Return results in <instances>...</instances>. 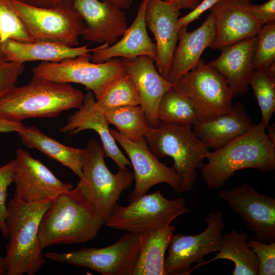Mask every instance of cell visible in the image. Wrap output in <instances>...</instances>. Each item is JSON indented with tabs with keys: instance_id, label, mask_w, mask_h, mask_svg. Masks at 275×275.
I'll use <instances>...</instances> for the list:
<instances>
[{
	"instance_id": "60d3db41",
	"label": "cell",
	"mask_w": 275,
	"mask_h": 275,
	"mask_svg": "<svg viewBox=\"0 0 275 275\" xmlns=\"http://www.w3.org/2000/svg\"><path fill=\"white\" fill-rule=\"evenodd\" d=\"M24 125L21 122H14L0 117V132L20 131Z\"/></svg>"
},
{
	"instance_id": "f1b7e54d",
	"label": "cell",
	"mask_w": 275,
	"mask_h": 275,
	"mask_svg": "<svg viewBox=\"0 0 275 275\" xmlns=\"http://www.w3.org/2000/svg\"><path fill=\"white\" fill-rule=\"evenodd\" d=\"M109 124H113L125 139L138 142L145 139L150 127L143 109L139 105L115 108L104 113Z\"/></svg>"
},
{
	"instance_id": "484cf974",
	"label": "cell",
	"mask_w": 275,
	"mask_h": 275,
	"mask_svg": "<svg viewBox=\"0 0 275 275\" xmlns=\"http://www.w3.org/2000/svg\"><path fill=\"white\" fill-rule=\"evenodd\" d=\"M175 230L170 225L139 234V255L132 275H165L166 253Z\"/></svg>"
},
{
	"instance_id": "836d02e7",
	"label": "cell",
	"mask_w": 275,
	"mask_h": 275,
	"mask_svg": "<svg viewBox=\"0 0 275 275\" xmlns=\"http://www.w3.org/2000/svg\"><path fill=\"white\" fill-rule=\"evenodd\" d=\"M275 64V22L263 25L257 34L254 70H267Z\"/></svg>"
},
{
	"instance_id": "8d00e7d4",
	"label": "cell",
	"mask_w": 275,
	"mask_h": 275,
	"mask_svg": "<svg viewBox=\"0 0 275 275\" xmlns=\"http://www.w3.org/2000/svg\"><path fill=\"white\" fill-rule=\"evenodd\" d=\"M24 69L23 63L8 61L0 52V99L16 87Z\"/></svg>"
},
{
	"instance_id": "30bf717a",
	"label": "cell",
	"mask_w": 275,
	"mask_h": 275,
	"mask_svg": "<svg viewBox=\"0 0 275 275\" xmlns=\"http://www.w3.org/2000/svg\"><path fill=\"white\" fill-rule=\"evenodd\" d=\"M172 88L191 101L200 122L226 113L233 105L234 98L227 82L202 59L195 68L175 81Z\"/></svg>"
},
{
	"instance_id": "ab89813d",
	"label": "cell",
	"mask_w": 275,
	"mask_h": 275,
	"mask_svg": "<svg viewBox=\"0 0 275 275\" xmlns=\"http://www.w3.org/2000/svg\"><path fill=\"white\" fill-rule=\"evenodd\" d=\"M24 4L43 8H53L59 7H72L74 0H17Z\"/></svg>"
},
{
	"instance_id": "5b68a950",
	"label": "cell",
	"mask_w": 275,
	"mask_h": 275,
	"mask_svg": "<svg viewBox=\"0 0 275 275\" xmlns=\"http://www.w3.org/2000/svg\"><path fill=\"white\" fill-rule=\"evenodd\" d=\"M145 139L156 158L169 156L173 159L172 167L181 180L179 194L193 190L197 171L205 165L210 151L194 134L192 126L161 122L157 127H149Z\"/></svg>"
},
{
	"instance_id": "f6af8a7d",
	"label": "cell",
	"mask_w": 275,
	"mask_h": 275,
	"mask_svg": "<svg viewBox=\"0 0 275 275\" xmlns=\"http://www.w3.org/2000/svg\"><path fill=\"white\" fill-rule=\"evenodd\" d=\"M6 275L5 256L0 255V275Z\"/></svg>"
},
{
	"instance_id": "44dd1931",
	"label": "cell",
	"mask_w": 275,
	"mask_h": 275,
	"mask_svg": "<svg viewBox=\"0 0 275 275\" xmlns=\"http://www.w3.org/2000/svg\"><path fill=\"white\" fill-rule=\"evenodd\" d=\"M257 35L222 49L219 56L208 63L225 79L233 98L244 94L254 70L253 62Z\"/></svg>"
},
{
	"instance_id": "8992f818",
	"label": "cell",
	"mask_w": 275,
	"mask_h": 275,
	"mask_svg": "<svg viewBox=\"0 0 275 275\" xmlns=\"http://www.w3.org/2000/svg\"><path fill=\"white\" fill-rule=\"evenodd\" d=\"M85 149L82 177L79 182L105 224L122 191L131 185L134 175L127 168L112 173L106 166L102 146L95 140H90Z\"/></svg>"
},
{
	"instance_id": "d6a6232c",
	"label": "cell",
	"mask_w": 275,
	"mask_h": 275,
	"mask_svg": "<svg viewBox=\"0 0 275 275\" xmlns=\"http://www.w3.org/2000/svg\"><path fill=\"white\" fill-rule=\"evenodd\" d=\"M7 39L23 42L35 41L8 0H0V42Z\"/></svg>"
},
{
	"instance_id": "7bdbcfd3",
	"label": "cell",
	"mask_w": 275,
	"mask_h": 275,
	"mask_svg": "<svg viewBox=\"0 0 275 275\" xmlns=\"http://www.w3.org/2000/svg\"><path fill=\"white\" fill-rule=\"evenodd\" d=\"M114 3L122 10L129 8L134 0H103Z\"/></svg>"
},
{
	"instance_id": "b9f144b4",
	"label": "cell",
	"mask_w": 275,
	"mask_h": 275,
	"mask_svg": "<svg viewBox=\"0 0 275 275\" xmlns=\"http://www.w3.org/2000/svg\"><path fill=\"white\" fill-rule=\"evenodd\" d=\"M201 0H174V3L179 10L189 9L193 10L201 2Z\"/></svg>"
},
{
	"instance_id": "c3c4849f",
	"label": "cell",
	"mask_w": 275,
	"mask_h": 275,
	"mask_svg": "<svg viewBox=\"0 0 275 275\" xmlns=\"http://www.w3.org/2000/svg\"></svg>"
},
{
	"instance_id": "9a60e30c",
	"label": "cell",
	"mask_w": 275,
	"mask_h": 275,
	"mask_svg": "<svg viewBox=\"0 0 275 275\" xmlns=\"http://www.w3.org/2000/svg\"><path fill=\"white\" fill-rule=\"evenodd\" d=\"M13 182L14 197L25 202L52 200L59 194L73 188V185L60 181L39 160L28 152L18 149Z\"/></svg>"
},
{
	"instance_id": "d590c367",
	"label": "cell",
	"mask_w": 275,
	"mask_h": 275,
	"mask_svg": "<svg viewBox=\"0 0 275 275\" xmlns=\"http://www.w3.org/2000/svg\"><path fill=\"white\" fill-rule=\"evenodd\" d=\"M16 163L15 158L0 167V230L6 239L7 233L5 221L7 213V190L8 187L13 182Z\"/></svg>"
},
{
	"instance_id": "ee69618b",
	"label": "cell",
	"mask_w": 275,
	"mask_h": 275,
	"mask_svg": "<svg viewBox=\"0 0 275 275\" xmlns=\"http://www.w3.org/2000/svg\"><path fill=\"white\" fill-rule=\"evenodd\" d=\"M267 128L266 134L272 142V143L275 145V124H272L271 125H268Z\"/></svg>"
},
{
	"instance_id": "f546056e",
	"label": "cell",
	"mask_w": 275,
	"mask_h": 275,
	"mask_svg": "<svg viewBox=\"0 0 275 275\" xmlns=\"http://www.w3.org/2000/svg\"><path fill=\"white\" fill-rule=\"evenodd\" d=\"M157 117L160 122L191 126L200 122L198 113L191 101L172 88L162 97Z\"/></svg>"
},
{
	"instance_id": "74e56055",
	"label": "cell",
	"mask_w": 275,
	"mask_h": 275,
	"mask_svg": "<svg viewBox=\"0 0 275 275\" xmlns=\"http://www.w3.org/2000/svg\"><path fill=\"white\" fill-rule=\"evenodd\" d=\"M245 10L262 25L275 22V0H269L261 5L249 2L245 7Z\"/></svg>"
},
{
	"instance_id": "7dc6e473",
	"label": "cell",
	"mask_w": 275,
	"mask_h": 275,
	"mask_svg": "<svg viewBox=\"0 0 275 275\" xmlns=\"http://www.w3.org/2000/svg\"><path fill=\"white\" fill-rule=\"evenodd\" d=\"M250 2L252 1H254V0H249Z\"/></svg>"
},
{
	"instance_id": "e0dca14e",
	"label": "cell",
	"mask_w": 275,
	"mask_h": 275,
	"mask_svg": "<svg viewBox=\"0 0 275 275\" xmlns=\"http://www.w3.org/2000/svg\"><path fill=\"white\" fill-rule=\"evenodd\" d=\"M72 8L85 21L86 26L81 35L84 40L111 45L127 28L126 13L110 2L74 0Z\"/></svg>"
},
{
	"instance_id": "5bb4252c",
	"label": "cell",
	"mask_w": 275,
	"mask_h": 275,
	"mask_svg": "<svg viewBox=\"0 0 275 275\" xmlns=\"http://www.w3.org/2000/svg\"><path fill=\"white\" fill-rule=\"evenodd\" d=\"M112 135L124 149L134 170L135 186L129 195L130 202L144 195L153 186L166 183L180 194L181 180L173 167H167L156 158L149 149L145 139L132 142L123 137L117 130L109 128Z\"/></svg>"
},
{
	"instance_id": "7a4b0ae2",
	"label": "cell",
	"mask_w": 275,
	"mask_h": 275,
	"mask_svg": "<svg viewBox=\"0 0 275 275\" xmlns=\"http://www.w3.org/2000/svg\"><path fill=\"white\" fill-rule=\"evenodd\" d=\"M52 200L27 203L11 199L7 205L6 275H35L45 263L38 237L41 218Z\"/></svg>"
},
{
	"instance_id": "2e32d148",
	"label": "cell",
	"mask_w": 275,
	"mask_h": 275,
	"mask_svg": "<svg viewBox=\"0 0 275 275\" xmlns=\"http://www.w3.org/2000/svg\"><path fill=\"white\" fill-rule=\"evenodd\" d=\"M180 15V10L173 2L147 1L145 17L147 28L156 41L154 61L158 72L167 79L178 41L177 23Z\"/></svg>"
},
{
	"instance_id": "4316f807",
	"label": "cell",
	"mask_w": 275,
	"mask_h": 275,
	"mask_svg": "<svg viewBox=\"0 0 275 275\" xmlns=\"http://www.w3.org/2000/svg\"><path fill=\"white\" fill-rule=\"evenodd\" d=\"M17 133L25 146L39 150L49 158L70 169L79 179L82 178V167L86 155L85 148L63 145L34 126L24 125Z\"/></svg>"
},
{
	"instance_id": "83f0119b",
	"label": "cell",
	"mask_w": 275,
	"mask_h": 275,
	"mask_svg": "<svg viewBox=\"0 0 275 275\" xmlns=\"http://www.w3.org/2000/svg\"><path fill=\"white\" fill-rule=\"evenodd\" d=\"M249 238L246 231L239 232L233 230L223 233L215 257L205 261L201 266L218 259H225L232 261L234 265L232 275H258V260L248 243Z\"/></svg>"
},
{
	"instance_id": "bcb514c9",
	"label": "cell",
	"mask_w": 275,
	"mask_h": 275,
	"mask_svg": "<svg viewBox=\"0 0 275 275\" xmlns=\"http://www.w3.org/2000/svg\"><path fill=\"white\" fill-rule=\"evenodd\" d=\"M164 1L171 2H173V3H174V0H164Z\"/></svg>"
},
{
	"instance_id": "7402d4cb",
	"label": "cell",
	"mask_w": 275,
	"mask_h": 275,
	"mask_svg": "<svg viewBox=\"0 0 275 275\" xmlns=\"http://www.w3.org/2000/svg\"><path fill=\"white\" fill-rule=\"evenodd\" d=\"M148 0H142L135 18L120 39L113 45L103 43L92 52L91 61L102 63L115 58H134L148 56L155 59L156 45L147 32L145 11Z\"/></svg>"
},
{
	"instance_id": "4fadbf2b",
	"label": "cell",
	"mask_w": 275,
	"mask_h": 275,
	"mask_svg": "<svg viewBox=\"0 0 275 275\" xmlns=\"http://www.w3.org/2000/svg\"><path fill=\"white\" fill-rule=\"evenodd\" d=\"M229 208L237 213L255 239L264 243L275 241V199L261 194L247 182L218 193Z\"/></svg>"
},
{
	"instance_id": "6da1fadb",
	"label": "cell",
	"mask_w": 275,
	"mask_h": 275,
	"mask_svg": "<svg viewBox=\"0 0 275 275\" xmlns=\"http://www.w3.org/2000/svg\"><path fill=\"white\" fill-rule=\"evenodd\" d=\"M104 222L78 182L52 200L39 227L40 246L76 244L94 239Z\"/></svg>"
},
{
	"instance_id": "603a6c76",
	"label": "cell",
	"mask_w": 275,
	"mask_h": 275,
	"mask_svg": "<svg viewBox=\"0 0 275 275\" xmlns=\"http://www.w3.org/2000/svg\"><path fill=\"white\" fill-rule=\"evenodd\" d=\"M256 124L241 103H233L231 109L212 119L192 126L194 134L209 148L214 150L224 146L252 129Z\"/></svg>"
},
{
	"instance_id": "ba28073f",
	"label": "cell",
	"mask_w": 275,
	"mask_h": 275,
	"mask_svg": "<svg viewBox=\"0 0 275 275\" xmlns=\"http://www.w3.org/2000/svg\"><path fill=\"white\" fill-rule=\"evenodd\" d=\"M91 54L58 62H42L32 69L34 76L52 81L81 84L92 91L96 100L115 80L126 73L121 58L102 63L90 62Z\"/></svg>"
},
{
	"instance_id": "d6986e66",
	"label": "cell",
	"mask_w": 275,
	"mask_h": 275,
	"mask_svg": "<svg viewBox=\"0 0 275 275\" xmlns=\"http://www.w3.org/2000/svg\"><path fill=\"white\" fill-rule=\"evenodd\" d=\"M121 59L126 73L135 85L141 100L140 105L145 112L150 127H157L161 123L157 117L159 104L173 84L160 74L150 57L141 56Z\"/></svg>"
},
{
	"instance_id": "52a82bcc",
	"label": "cell",
	"mask_w": 275,
	"mask_h": 275,
	"mask_svg": "<svg viewBox=\"0 0 275 275\" xmlns=\"http://www.w3.org/2000/svg\"><path fill=\"white\" fill-rule=\"evenodd\" d=\"M189 211L184 198L169 200L157 190L125 206L116 204L105 225L115 230L140 234L149 229L170 225Z\"/></svg>"
},
{
	"instance_id": "7c38bea8",
	"label": "cell",
	"mask_w": 275,
	"mask_h": 275,
	"mask_svg": "<svg viewBox=\"0 0 275 275\" xmlns=\"http://www.w3.org/2000/svg\"><path fill=\"white\" fill-rule=\"evenodd\" d=\"M205 221L206 228L198 234L173 235L164 260L165 275H188L193 264L198 263L192 271L201 266L205 256L218 252L226 227L224 214L220 210L210 212Z\"/></svg>"
},
{
	"instance_id": "9c48e42d",
	"label": "cell",
	"mask_w": 275,
	"mask_h": 275,
	"mask_svg": "<svg viewBox=\"0 0 275 275\" xmlns=\"http://www.w3.org/2000/svg\"><path fill=\"white\" fill-rule=\"evenodd\" d=\"M35 41L77 47L86 24L72 7L53 8L29 6L17 0H8Z\"/></svg>"
},
{
	"instance_id": "3957f363",
	"label": "cell",
	"mask_w": 275,
	"mask_h": 275,
	"mask_svg": "<svg viewBox=\"0 0 275 275\" xmlns=\"http://www.w3.org/2000/svg\"><path fill=\"white\" fill-rule=\"evenodd\" d=\"M266 129L259 123L247 132L222 148L209 152L208 162L201 168V175L210 189L222 187L235 172L253 168L261 173L275 169V145Z\"/></svg>"
},
{
	"instance_id": "ac0fdd59",
	"label": "cell",
	"mask_w": 275,
	"mask_h": 275,
	"mask_svg": "<svg viewBox=\"0 0 275 275\" xmlns=\"http://www.w3.org/2000/svg\"><path fill=\"white\" fill-rule=\"evenodd\" d=\"M249 0H220L209 10L215 34L210 45L213 49L225 47L257 35L263 26L246 11Z\"/></svg>"
},
{
	"instance_id": "ffe728a7",
	"label": "cell",
	"mask_w": 275,
	"mask_h": 275,
	"mask_svg": "<svg viewBox=\"0 0 275 275\" xmlns=\"http://www.w3.org/2000/svg\"><path fill=\"white\" fill-rule=\"evenodd\" d=\"M109 124L104 113L96 105L93 93L88 90L78 109L68 117L66 124L59 130L60 133L75 135L88 129L94 130L99 136L105 156L111 158L119 169L131 166L130 161L123 154L109 132Z\"/></svg>"
},
{
	"instance_id": "f35d334b",
	"label": "cell",
	"mask_w": 275,
	"mask_h": 275,
	"mask_svg": "<svg viewBox=\"0 0 275 275\" xmlns=\"http://www.w3.org/2000/svg\"><path fill=\"white\" fill-rule=\"evenodd\" d=\"M220 0H203L194 9L185 16L179 18L177 26L179 30L182 26H187L190 23L198 19L199 17L206 11L210 9Z\"/></svg>"
},
{
	"instance_id": "1f68e13d",
	"label": "cell",
	"mask_w": 275,
	"mask_h": 275,
	"mask_svg": "<svg viewBox=\"0 0 275 275\" xmlns=\"http://www.w3.org/2000/svg\"><path fill=\"white\" fill-rule=\"evenodd\" d=\"M140 103L135 85L126 73L113 81L96 100L97 106L103 113L119 107L139 105Z\"/></svg>"
},
{
	"instance_id": "d4e9b609",
	"label": "cell",
	"mask_w": 275,
	"mask_h": 275,
	"mask_svg": "<svg viewBox=\"0 0 275 275\" xmlns=\"http://www.w3.org/2000/svg\"><path fill=\"white\" fill-rule=\"evenodd\" d=\"M88 44L80 47L46 42H23L7 39L0 42V52L7 61L20 63L42 61L58 62L81 56L91 54L96 47L89 48Z\"/></svg>"
},
{
	"instance_id": "cb8c5ba5",
	"label": "cell",
	"mask_w": 275,
	"mask_h": 275,
	"mask_svg": "<svg viewBox=\"0 0 275 275\" xmlns=\"http://www.w3.org/2000/svg\"><path fill=\"white\" fill-rule=\"evenodd\" d=\"M187 27L182 26L178 31V43L167 78L173 84L197 66L202 53L214 37V21L210 13L197 29L188 32Z\"/></svg>"
},
{
	"instance_id": "8fae6325",
	"label": "cell",
	"mask_w": 275,
	"mask_h": 275,
	"mask_svg": "<svg viewBox=\"0 0 275 275\" xmlns=\"http://www.w3.org/2000/svg\"><path fill=\"white\" fill-rule=\"evenodd\" d=\"M139 252V234L125 233L116 242L106 247L49 252L44 256L54 261L85 267L103 275H132Z\"/></svg>"
},
{
	"instance_id": "4dcf8cb0",
	"label": "cell",
	"mask_w": 275,
	"mask_h": 275,
	"mask_svg": "<svg viewBox=\"0 0 275 275\" xmlns=\"http://www.w3.org/2000/svg\"><path fill=\"white\" fill-rule=\"evenodd\" d=\"M249 85L253 90L260 107V124L266 129L275 111V64L267 70H254Z\"/></svg>"
},
{
	"instance_id": "277c9868",
	"label": "cell",
	"mask_w": 275,
	"mask_h": 275,
	"mask_svg": "<svg viewBox=\"0 0 275 275\" xmlns=\"http://www.w3.org/2000/svg\"><path fill=\"white\" fill-rule=\"evenodd\" d=\"M84 94L69 83L52 81L33 75L25 86L15 87L0 99V117L21 122L33 118H54L78 108Z\"/></svg>"
},
{
	"instance_id": "e575fe53",
	"label": "cell",
	"mask_w": 275,
	"mask_h": 275,
	"mask_svg": "<svg viewBox=\"0 0 275 275\" xmlns=\"http://www.w3.org/2000/svg\"><path fill=\"white\" fill-rule=\"evenodd\" d=\"M248 243L257 257L258 275H274L275 241L267 243L249 238Z\"/></svg>"
}]
</instances>
